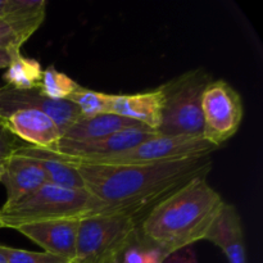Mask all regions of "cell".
<instances>
[{"mask_svg":"<svg viewBox=\"0 0 263 263\" xmlns=\"http://www.w3.org/2000/svg\"><path fill=\"white\" fill-rule=\"evenodd\" d=\"M202 138L220 148L238 133L243 121V102L225 80L211 81L202 97Z\"/></svg>","mask_w":263,"mask_h":263,"instance_id":"cell-7","label":"cell"},{"mask_svg":"<svg viewBox=\"0 0 263 263\" xmlns=\"http://www.w3.org/2000/svg\"><path fill=\"white\" fill-rule=\"evenodd\" d=\"M166 256L159 249L136 240L126 249L117 263H163Z\"/></svg>","mask_w":263,"mask_h":263,"instance_id":"cell-22","label":"cell"},{"mask_svg":"<svg viewBox=\"0 0 263 263\" xmlns=\"http://www.w3.org/2000/svg\"><path fill=\"white\" fill-rule=\"evenodd\" d=\"M46 182L45 172L37 162L14 152L3 166L2 184L7 192L5 205L20 202Z\"/></svg>","mask_w":263,"mask_h":263,"instance_id":"cell-12","label":"cell"},{"mask_svg":"<svg viewBox=\"0 0 263 263\" xmlns=\"http://www.w3.org/2000/svg\"><path fill=\"white\" fill-rule=\"evenodd\" d=\"M18 109H36L51 118L63 134L82 117L79 108L69 100L50 99L33 90H17L4 85L0 87V117Z\"/></svg>","mask_w":263,"mask_h":263,"instance_id":"cell-8","label":"cell"},{"mask_svg":"<svg viewBox=\"0 0 263 263\" xmlns=\"http://www.w3.org/2000/svg\"><path fill=\"white\" fill-rule=\"evenodd\" d=\"M80 220H51L22 225L15 230L37 244L46 253L74 261Z\"/></svg>","mask_w":263,"mask_h":263,"instance_id":"cell-11","label":"cell"},{"mask_svg":"<svg viewBox=\"0 0 263 263\" xmlns=\"http://www.w3.org/2000/svg\"><path fill=\"white\" fill-rule=\"evenodd\" d=\"M14 50H20V49H4L0 48V69L8 68L12 61V54Z\"/></svg>","mask_w":263,"mask_h":263,"instance_id":"cell-26","label":"cell"},{"mask_svg":"<svg viewBox=\"0 0 263 263\" xmlns=\"http://www.w3.org/2000/svg\"><path fill=\"white\" fill-rule=\"evenodd\" d=\"M0 253L7 258L8 263H73V261L46 252H30L5 246H0Z\"/></svg>","mask_w":263,"mask_h":263,"instance_id":"cell-21","label":"cell"},{"mask_svg":"<svg viewBox=\"0 0 263 263\" xmlns=\"http://www.w3.org/2000/svg\"><path fill=\"white\" fill-rule=\"evenodd\" d=\"M139 220L130 213H104L80 220L73 263H117L138 238Z\"/></svg>","mask_w":263,"mask_h":263,"instance_id":"cell-4","label":"cell"},{"mask_svg":"<svg viewBox=\"0 0 263 263\" xmlns=\"http://www.w3.org/2000/svg\"><path fill=\"white\" fill-rule=\"evenodd\" d=\"M7 13V0H0V20L5 17Z\"/></svg>","mask_w":263,"mask_h":263,"instance_id":"cell-27","label":"cell"},{"mask_svg":"<svg viewBox=\"0 0 263 263\" xmlns=\"http://www.w3.org/2000/svg\"><path fill=\"white\" fill-rule=\"evenodd\" d=\"M218 149L208 143L202 136H166L158 135L115 156L103 158L87 159V161H68L71 163L84 164H108V166H131V164H152L162 162L177 161L192 157L211 156Z\"/></svg>","mask_w":263,"mask_h":263,"instance_id":"cell-6","label":"cell"},{"mask_svg":"<svg viewBox=\"0 0 263 263\" xmlns=\"http://www.w3.org/2000/svg\"><path fill=\"white\" fill-rule=\"evenodd\" d=\"M41 77L43 68L40 63L36 59L23 57L20 50L13 51L10 64L3 74L5 85L17 90L37 89Z\"/></svg>","mask_w":263,"mask_h":263,"instance_id":"cell-18","label":"cell"},{"mask_svg":"<svg viewBox=\"0 0 263 263\" xmlns=\"http://www.w3.org/2000/svg\"><path fill=\"white\" fill-rule=\"evenodd\" d=\"M71 163V162H69ZM97 200L98 213H130L140 216L194 177L212 170L211 156L131 166L72 163ZM95 216V215H94Z\"/></svg>","mask_w":263,"mask_h":263,"instance_id":"cell-1","label":"cell"},{"mask_svg":"<svg viewBox=\"0 0 263 263\" xmlns=\"http://www.w3.org/2000/svg\"><path fill=\"white\" fill-rule=\"evenodd\" d=\"M138 126H141V123L117 115L81 117L62 134V140L86 143V141L105 138V136H109L121 130H125V128L138 127Z\"/></svg>","mask_w":263,"mask_h":263,"instance_id":"cell-16","label":"cell"},{"mask_svg":"<svg viewBox=\"0 0 263 263\" xmlns=\"http://www.w3.org/2000/svg\"><path fill=\"white\" fill-rule=\"evenodd\" d=\"M67 100L79 108L82 117H94L99 115H110L113 94H105L79 86Z\"/></svg>","mask_w":263,"mask_h":263,"instance_id":"cell-19","label":"cell"},{"mask_svg":"<svg viewBox=\"0 0 263 263\" xmlns=\"http://www.w3.org/2000/svg\"><path fill=\"white\" fill-rule=\"evenodd\" d=\"M45 0H7V13L3 20L14 33L20 46H22L45 20Z\"/></svg>","mask_w":263,"mask_h":263,"instance_id":"cell-17","label":"cell"},{"mask_svg":"<svg viewBox=\"0 0 263 263\" xmlns=\"http://www.w3.org/2000/svg\"><path fill=\"white\" fill-rule=\"evenodd\" d=\"M80 85L68 74L57 71L53 66H50L46 69H43V77L37 90L41 95L50 99L67 100V98Z\"/></svg>","mask_w":263,"mask_h":263,"instance_id":"cell-20","label":"cell"},{"mask_svg":"<svg viewBox=\"0 0 263 263\" xmlns=\"http://www.w3.org/2000/svg\"><path fill=\"white\" fill-rule=\"evenodd\" d=\"M22 144L0 123V167L4 166L7 159L17 151Z\"/></svg>","mask_w":263,"mask_h":263,"instance_id":"cell-23","label":"cell"},{"mask_svg":"<svg viewBox=\"0 0 263 263\" xmlns=\"http://www.w3.org/2000/svg\"><path fill=\"white\" fill-rule=\"evenodd\" d=\"M0 229H4V225H3V221H2V218H0Z\"/></svg>","mask_w":263,"mask_h":263,"instance_id":"cell-29","label":"cell"},{"mask_svg":"<svg viewBox=\"0 0 263 263\" xmlns=\"http://www.w3.org/2000/svg\"><path fill=\"white\" fill-rule=\"evenodd\" d=\"M0 123L28 146L54 151L62 139L57 123L45 113L36 109H18L0 117Z\"/></svg>","mask_w":263,"mask_h":263,"instance_id":"cell-10","label":"cell"},{"mask_svg":"<svg viewBox=\"0 0 263 263\" xmlns=\"http://www.w3.org/2000/svg\"><path fill=\"white\" fill-rule=\"evenodd\" d=\"M204 240L217 246L229 263H247L241 218L233 204H223Z\"/></svg>","mask_w":263,"mask_h":263,"instance_id":"cell-13","label":"cell"},{"mask_svg":"<svg viewBox=\"0 0 263 263\" xmlns=\"http://www.w3.org/2000/svg\"><path fill=\"white\" fill-rule=\"evenodd\" d=\"M223 204L207 175L194 177L146 212L138 225V240L168 257L204 240Z\"/></svg>","mask_w":263,"mask_h":263,"instance_id":"cell-2","label":"cell"},{"mask_svg":"<svg viewBox=\"0 0 263 263\" xmlns=\"http://www.w3.org/2000/svg\"><path fill=\"white\" fill-rule=\"evenodd\" d=\"M0 48L4 49H20L21 46L15 39L14 33L4 20H0Z\"/></svg>","mask_w":263,"mask_h":263,"instance_id":"cell-25","label":"cell"},{"mask_svg":"<svg viewBox=\"0 0 263 263\" xmlns=\"http://www.w3.org/2000/svg\"><path fill=\"white\" fill-rule=\"evenodd\" d=\"M212 77L204 69H193L162 85L163 109L158 135L202 136V97Z\"/></svg>","mask_w":263,"mask_h":263,"instance_id":"cell-5","label":"cell"},{"mask_svg":"<svg viewBox=\"0 0 263 263\" xmlns=\"http://www.w3.org/2000/svg\"><path fill=\"white\" fill-rule=\"evenodd\" d=\"M163 263H198V259L194 249L192 247H186L170 254Z\"/></svg>","mask_w":263,"mask_h":263,"instance_id":"cell-24","label":"cell"},{"mask_svg":"<svg viewBox=\"0 0 263 263\" xmlns=\"http://www.w3.org/2000/svg\"><path fill=\"white\" fill-rule=\"evenodd\" d=\"M163 94L161 89L133 95H113L110 115H117L158 130L162 121Z\"/></svg>","mask_w":263,"mask_h":263,"instance_id":"cell-14","label":"cell"},{"mask_svg":"<svg viewBox=\"0 0 263 263\" xmlns=\"http://www.w3.org/2000/svg\"><path fill=\"white\" fill-rule=\"evenodd\" d=\"M156 131L148 126H138L121 130L105 138L86 143H73V141L62 140L54 148V153L68 161H87V159L103 158V157L115 156L117 153L127 151L149 138L156 135Z\"/></svg>","mask_w":263,"mask_h":263,"instance_id":"cell-9","label":"cell"},{"mask_svg":"<svg viewBox=\"0 0 263 263\" xmlns=\"http://www.w3.org/2000/svg\"><path fill=\"white\" fill-rule=\"evenodd\" d=\"M97 200L85 189L46 182L36 192L9 205H3L0 218L4 228L17 229L28 223L66 218H81L98 213Z\"/></svg>","mask_w":263,"mask_h":263,"instance_id":"cell-3","label":"cell"},{"mask_svg":"<svg viewBox=\"0 0 263 263\" xmlns=\"http://www.w3.org/2000/svg\"><path fill=\"white\" fill-rule=\"evenodd\" d=\"M2 176H3V167H0V184H2Z\"/></svg>","mask_w":263,"mask_h":263,"instance_id":"cell-28","label":"cell"},{"mask_svg":"<svg viewBox=\"0 0 263 263\" xmlns=\"http://www.w3.org/2000/svg\"><path fill=\"white\" fill-rule=\"evenodd\" d=\"M20 156L28 157L37 162L39 166L45 172L48 182L64 187L85 189L84 180L76 166L64 161L57 153L45 149L33 148L28 145H21L15 151Z\"/></svg>","mask_w":263,"mask_h":263,"instance_id":"cell-15","label":"cell"}]
</instances>
